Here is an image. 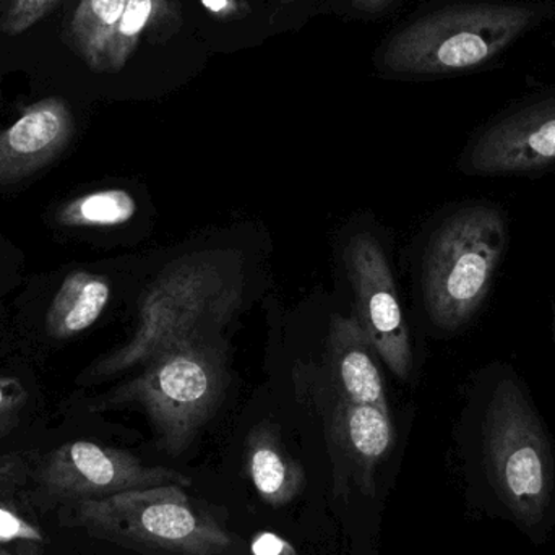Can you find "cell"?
<instances>
[{
    "label": "cell",
    "mask_w": 555,
    "mask_h": 555,
    "mask_svg": "<svg viewBox=\"0 0 555 555\" xmlns=\"http://www.w3.org/2000/svg\"><path fill=\"white\" fill-rule=\"evenodd\" d=\"M345 259L358 297L356 319L388 369L400 380L410 382L414 371L413 346L384 249L375 237L362 233L349 241Z\"/></svg>",
    "instance_id": "cell-9"
},
{
    "label": "cell",
    "mask_w": 555,
    "mask_h": 555,
    "mask_svg": "<svg viewBox=\"0 0 555 555\" xmlns=\"http://www.w3.org/2000/svg\"><path fill=\"white\" fill-rule=\"evenodd\" d=\"M169 12V0H127L122 16L107 46L104 70H120L140 39Z\"/></svg>",
    "instance_id": "cell-17"
},
{
    "label": "cell",
    "mask_w": 555,
    "mask_h": 555,
    "mask_svg": "<svg viewBox=\"0 0 555 555\" xmlns=\"http://www.w3.org/2000/svg\"><path fill=\"white\" fill-rule=\"evenodd\" d=\"M109 283L93 273H70L59 287L49 307L48 332L54 338H70L90 328L109 302Z\"/></svg>",
    "instance_id": "cell-14"
},
{
    "label": "cell",
    "mask_w": 555,
    "mask_h": 555,
    "mask_svg": "<svg viewBox=\"0 0 555 555\" xmlns=\"http://www.w3.org/2000/svg\"><path fill=\"white\" fill-rule=\"evenodd\" d=\"M38 544L44 543V533L38 525L23 517L15 507L0 499V544Z\"/></svg>",
    "instance_id": "cell-18"
},
{
    "label": "cell",
    "mask_w": 555,
    "mask_h": 555,
    "mask_svg": "<svg viewBox=\"0 0 555 555\" xmlns=\"http://www.w3.org/2000/svg\"><path fill=\"white\" fill-rule=\"evenodd\" d=\"M356 9L365 13H377L388 7L391 0H351Z\"/></svg>",
    "instance_id": "cell-24"
},
{
    "label": "cell",
    "mask_w": 555,
    "mask_h": 555,
    "mask_svg": "<svg viewBox=\"0 0 555 555\" xmlns=\"http://www.w3.org/2000/svg\"><path fill=\"white\" fill-rule=\"evenodd\" d=\"M74 133L70 107L61 98L33 104L7 129H0V184H13L48 166L64 152Z\"/></svg>",
    "instance_id": "cell-10"
},
{
    "label": "cell",
    "mask_w": 555,
    "mask_h": 555,
    "mask_svg": "<svg viewBox=\"0 0 555 555\" xmlns=\"http://www.w3.org/2000/svg\"><path fill=\"white\" fill-rule=\"evenodd\" d=\"M205 9L220 18H237L243 12L240 0H201Z\"/></svg>",
    "instance_id": "cell-23"
},
{
    "label": "cell",
    "mask_w": 555,
    "mask_h": 555,
    "mask_svg": "<svg viewBox=\"0 0 555 555\" xmlns=\"http://www.w3.org/2000/svg\"><path fill=\"white\" fill-rule=\"evenodd\" d=\"M227 384L223 341L195 335L149 359L142 374L114 391L109 401L139 404L155 427L159 449L178 456L214 416Z\"/></svg>",
    "instance_id": "cell-6"
},
{
    "label": "cell",
    "mask_w": 555,
    "mask_h": 555,
    "mask_svg": "<svg viewBox=\"0 0 555 555\" xmlns=\"http://www.w3.org/2000/svg\"><path fill=\"white\" fill-rule=\"evenodd\" d=\"M333 439L348 462L356 485L364 494H374L375 468L395 442L390 413L339 398L333 416Z\"/></svg>",
    "instance_id": "cell-11"
},
{
    "label": "cell",
    "mask_w": 555,
    "mask_h": 555,
    "mask_svg": "<svg viewBox=\"0 0 555 555\" xmlns=\"http://www.w3.org/2000/svg\"><path fill=\"white\" fill-rule=\"evenodd\" d=\"M65 505L68 527L119 546L166 555H234L236 551L233 534L198 507L182 486L137 489Z\"/></svg>",
    "instance_id": "cell-5"
},
{
    "label": "cell",
    "mask_w": 555,
    "mask_h": 555,
    "mask_svg": "<svg viewBox=\"0 0 555 555\" xmlns=\"http://www.w3.org/2000/svg\"><path fill=\"white\" fill-rule=\"evenodd\" d=\"M25 404V390L12 378H0V433L12 426L18 411Z\"/></svg>",
    "instance_id": "cell-20"
},
{
    "label": "cell",
    "mask_w": 555,
    "mask_h": 555,
    "mask_svg": "<svg viewBox=\"0 0 555 555\" xmlns=\"http://www.w3.org/2000/svg\"><path fill=\"white\" fill-rule=\"evenodd\" d=\"M511 241L508 217L491 202L450 211L430 234L423 257L424 309L439 332L465 328L488 299Z\"/></svg>",
    "instance_id": "cell-3"
},
{
    "label": "cell",
    "mask_w": 555,
    "mask_h": 555,
    "mask_svg": "<svg viewBox=\"0 0 555 555\" xmlns=\"http://www.w3.org/2000/svg\"><path fill=\"white\" fill-rule=\"evenodd\" d=\"M469 501L481 517L504 520L541 546L555 530V449L527 384L491 362L466 408Z\"/></svg>",
    "instance_id": "cell-1"
},
{
    "label": "cell",
    "mask_w": 555,
    "mask_h": 555,
    "mask_svg": "<svg viewBox=\"0 0 555 555\" xmlns=\"http://www.w3.org/2000/svg\"><path fill=\"white\" fill-rule=\"evenodd\" d=\"M243 263L224 250H204L169 263L140 302L132 338L94 367L109 377L145 364L163 349L195 335H214L240 310Z\"/></svg>",
    "instance_id": "cell-2"
},
{
    "label": "cell",
    "mask_w": 555,
    "mask_h": 555,
    "mask_svg": "<svg viewBox=\"0 0 555 555\" xmlns=\"http://www.w3.org/2000/svg\"><path fill=\"white\" fill-rule=\"evenodd\" d=\"M551 332H553V341L555 348V302L551 307Z\"/></svg>",
    "instance_id": "cell-25"
},
{
    "label": "cell",
    "mask_w": 555,
    "mask_h": 555,
    "mask_svg": "<svg viewBox=\"0 0 555 555\" xmlns=\"http://www.w3.org/2000/svg\"><path fill=\"white\" fill-rule=\"evenodd\" d=\"M38 482L49 498L64 504L158 486H191V479L181 473L145 465L129 452L88 440L55 449L39 468Z\"/></svg>",
    "instance_id": "cell-7"
},
{
    "label": "cell",
    "mask_w": 555,
    "mask_h": 555,
    "mask_svg": "<svg viewBox=\"0 0 555 555\" xmlns=\"http://www.w3.org/2000/svg\"><path fill=\"white\" fill-rule=\"evenodd\" d=\"M55 2L57 0H15L3 18V31L10 36L26 31L38 20H41Z\"/></svg>",
    "instance_id": "cell-19"
},
{
    "label": "cell",
    "mask_w": 555,
    "mask_h": 555,
    "mask_svg": "<svg viewBox=\"0 0 555 555\" xmlns=\"http://www.w3.org/2000/svg\"><path fill=\"white\" fill-rule=\"evenodd\" d=\"M254 555H299L283 538L273 533L257 534L253 543Z\"/></svg>",
    "instance_id": "cell-22"
},
{
    "label": "cell",
    "mask_w": 555,
    "mask_h": 555,
    "mask_svg": "<svg viewBox=\"0 0 555 555\" xmlns=\"http://www.w3.org/2000/svg\"><path fill=\"white\" fill-rule=\"evenodd\" d=\"M127 0H81L72 20V38L88 65L104 70L107 46Z\"/></svg>",
    "instance_id": "cell-15"
},
{
    "label": "cell",
    "mask_w": 555,
    "mask_h": 555,
    "mask_svg": "<svg viewBox=\"0 0 555 555\" xmlns=\"http://www.w3.org/2000/svg\"><path fill=\"white\" fill-rule=\"evenodd\" d=\"M26 481V465L13 455L0 453V499H10Z\"/></svg>",
    "instance_id": "cell-21"
},
{
    "label": "cell",
    "mask_w": 555,
    "mask_h": 555,
    "mask_svg": "<svg viewBox=\"0 0 555 555\" xmlns=\"http://www.w3.org/2000/svg\"><path fill=\"white\" fill-rule=\"evenodd\" d=\"M0 555H16V554L9 553V551L3 550V547H0Z\"/></svg>",
    "instance_id": "cell-26"
},
{
    "label": "cell",
    "mask_w": 555,
    "mask_h": 555,
    "mask_svg": "<svg viewBox=\"0 0 555 555\" xmlns=\"http://www.w3.org/2000/svg\"><path fill=\"white\" fill-rule=\"evenodd\" d=\"M246 463L257 492L272 507L289 504L306 486V472L287 455L273 424L262 423L250 430Z\"/></svg>",
    "instance_id": "cell-13"
},
{
    "label": "cell",
    "mask_w": 555,
    "mask_h": 555,
    "mask_svg": "<svg viewBox=\"0 0 555 555\" xmlns=\"http://www.w3.org/2000/svg\"><path fill=\"white\" fill-rule=\"evenodd\" d=\"M544 3L466 2L410 23L388 41L385 67L403 75H456L501 57L551 15Z\"/></svg>",
    "instance_id": "cell-4"
},
{
    "label": "cell",
    "mask_w": 555,
    "mask_h": 555,
    "mask_svg": "<svg viewBox=\"0 0 555 555\" xmlns=\"http://www.w3.org/2000/svg\"><path fill=\"white\" fill-rule=\"evenodd\" d=\"M287 2H289V0H287Z\"/></svg>",
    "instance_id": "cell-27"
},
{
    "label": "cell",
    "mask_w": 555,
    "mask_h": 555,
    "mask_svg": "<svg viewBox=\"0 0 555 555\" xmlns=\"http://www.w3.org/2000/svg\"><path fill=\"white\" fill-rule=\"evenodd\" d=\"M468 176H531L555 168V91L521 101L486 124L466 145Z\"/></svg>",
    "instance_id": "cell-8"
},
{
    "label": "cell",
    "mask_w": 555,
    "mask_h": 555,
    "mask_svg": "<svg viewBox=\"0 0 555 555\" xmlns=\"http://www.w3.org/2000/svg\"><path fill=\"white\" fill-rule=\"evenodd\" d=\"M328 348L339 398L388 411L384 377L374 358V346L356 317L336 315L333 319Z\"/></svg>",
    "instance_id": "cell-12"
},
{
    "label": "cell",
    "mask_w": 555,
    "mask_h": 555,
    "mask_svg": "<svg viewBox=\"0 0 555 555\" xmlns=\"http://www.w3.org/2000/svg\"><path fill=\"white\" fill-rule=\"evenodd\" d=\"M137 202L122 189L91 192L59 210V223L72 228L117 227L132 220Z\"/></svg>",
    "instance_id": "cell-16"
}]
</instances>
